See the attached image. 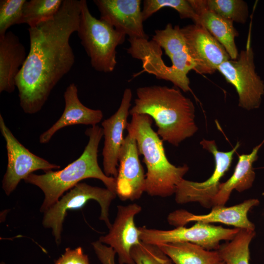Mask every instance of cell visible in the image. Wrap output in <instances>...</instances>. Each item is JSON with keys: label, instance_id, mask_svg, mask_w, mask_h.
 Here are the masks:
<instances>
[{"label": "cell", "instance_id": "obj_1", "mask_svg": "<svg viewBox=\"0 0 264 264\" xmlns=\"http://www.w3.org/2000/svg\"><path fill=\"white\" fill-rule=\"evenodd\" d=\"M81 5L82 0H63L52 18L28 28L29 51L16 79L25 113L39 112L72 67L75 55L69 39L77 31Z\"/></svg>", "mask_w": 264, "mask_h": 264}, {"label": "cell", "instance_id": "obj_2", "mask_svg": "<svg viewBox=\"0 0 264 264\" xmlns=\"http://www.w3.org/2000/svg\"><path fill=\"white\" fill-rule=\"evenodd\" d=\"M136 95L130 114L150 116L163 141L177 147L197 132L195 106L179 89L156 85L140 87Z\"/></svg>", "mask_w": 264, "mask_h": 264}, {"label": "cell", "instance_id": "obj_3", "mask_svg": "<svg viewBox=\"0 0 264 264\" xmlns=\"http://www.w3.org/2000/svg\"><path fill=\"white\" fill-rule=\"evenodd\" d=\"M85 134L89 138L88 142L76 160L61 170H50L42 175L32 173L24 179L25 183L34 185L43 192L44 198L41 212L44 213L65 192L88 178L100 180L107 188L116 194L115 178L107 176L98 163V147L103 136L102 128L98 125L92 126L87 129Z\"/></svg>", "mask_w": 264, "mask_h": 264}, {"label": "cell", "instance_id": "obj_4", "mask_svg": "<svg viewBox=\"0 0 264 264\" xmlns=\"http://www.w3.org/2000/svg\"><path fill=\"white\" fill-rule=\"evenodd\" d=\"M131 115L126 130L135 139L147 168L145 192L151 196L163 198L175 194L189 167L186 164L176 166L169 162L163 141L153 130L150 116L136 113Z\"/></svg>", "mask_w": 264, "mask_h": 264}, {"label": "cell", "instance_id": "obj_5", "mask_svg": "<svg viewBox=\"0 0 264 264\" xmlns=\"http://www.w3.org/2000/svg\"><path fill=\"white\" fill-rule=\"evenodd\" d=\"M77 32L92 67L101 72H112L117 65L116 48L126 35L92 16L86 0H82Z\"/></svg>", "mask_w": 264, "mask_h": 264}, {"label": "cell", "instance_id": "obj_6", "mask_svg": "<svg viewBox=\"0 0 264 264\" xmlns=\"http://www.w3.org/2000/svg\"><path fill=\"white\" fill-rule=\"evenodd\" d=\"M117 195L108 188L79 183L64 195L44 213L43 225L51 228L57 244L61 242L63 223L68 210L80 208L89 200H95L100 205L99 219L110 229L112 225L109 219V208Z\"/></svg>", "mask_w": 264, "mask_h": 264}, {"label": "cell", "instance_id": "obj_7", "mask_svg": "<svg viewBox=\"0 0 264 264\" xmlns=\"http://www.w3.org/2000/svg\"><path fill=\"white\" fill-rule=\"evenodd\" d=\"M202 148L211 153L214 158L215 168L212 175L203 182L192 181L183 179L177 186L175 192V200L178 204L198 202L202 207H213L212 202L217 195L220 180L231 167L233 155L240 146L237 142L228 152L218 150L214 140L202 139Z\"/></svg>", "mask_w": 264, "mask_h": 264}, {"label": "cell", "instance_id": "obj_8", "mask_svg": "<svg viewBox=\"0 0 264 264\" xmlns=\"http://www.w3.org/2000/svg\"><path fill=\"white\" fill-rule=\"evenodd\" d=\"M217 70L236 88L239 107L247 110L259 107L264 94V83L255 71L254 53L249 42L237 59L224 62Z\"/></svg>", "mask_w": 264, "mask_h": 264}, {"label": "cell", "instance_id": "obj_9", "mask_svg": "<svg viewBox=\"0 0 264 264\" xmlns=\"http://www.w3.org/2000/svg\"><path fill=\"white\" fill-rule=\"evenodd\" d=\"M142 242L152 244L175 242H189L208 250H217L222 241L231 240L240 228H227L208 223L196 222L190 227H176L171 230L149 229L138 227Z\"/></svg>", "mask_w": 264, "mask_h": 264}, {"label": "cell", "instance_id": "obj_10", "mask_svg": "<svg viewBox=\"0 0 264 264\" xmlns=\"http://www.w3.org/2000/svg\"><path fill=\"white\" fill-rule=\"evenodd\" d=\"M0 130L6 142L8 163L2 181V187L6 195L13 192L22 179L39 170L48 171L60 168L35 155L26 148L13 134L0 114Z\"/></svg>", "mask_w": 264, "mask_h": 264}, {"label": "cell", "instance_id": "obj_11", "mask_svg": "<svg viewBox=\"0 0 264 264\" xmlns=\"http://www.w3.org/2000/svg\"><path fill=\"white\" fill-rule=\"evenodd\" d=\"M194 69L200 74H212L230 57L222 45L201 24L181 28Z\"/></svg>", "mask_w": 264, "mask_h": 264}, {"label": "cell", "instance_id": "obj_12", "mask_svg": "<svg viewBox=\"0 0 264 264\" xmlns=\"http://www.w3.org/2000/svg\"><path fill=\"white\" fill-rule=\"evenodd\" d=\"M136 141L130 133L125 137L119 157L116 193L122 200L139 199L146 189V175L140 163Z\"/></svg>", "mask_w": 264, "mask_h": 264}, {"label": "cell", "instance_id": "obj_13", "mask_svg": "<svg viewBox=\"0 0 264 264\" xmlns=\"http://www.w3.org/2000/svg\"><path fill=\"white\" fill-rule=\"evenodd\" d=\"M257 199H248L231 206L217 205L207 214L196 215L184 209L171 212L168 216L169 223L176 227L185 226L191 222L221 223L240 229L255 230L254 224L249 220L247 214L253 207L259 204Z\"/></svg>", "mask_w": 264, "mask_h": 264}, {"label": "cell", "instance_id": "obj_14", "mask_svg": "<svg viewBox=\"0 0 264 264\" xmlns=\"http://www.w3.org/2000/svg\"><path fill=\"white\" fill-rule=\"evenodd\" d=\"M132 97L131 89L126 88L117 110L102 123L104 137L102 151L103 172L108 176L116 178L118 174L119 154L125 138L124 132L128 123Z\"/></svg>", "mask_w": 264, "mask_h": 264}, {"label": "cell", "instance_id": "obj_15", "mask_svg": "<svg viewBox=\"0 0 264 264\" xmlns=\"http://www.w3.org/2000/svg\"><path fill=\"white\" fill-rule=\"evenodd\" d=\"M141 211V207L135 203L118 205L116 218L108 234L99 238L100 242L113 249L120 264H135L131 251L133 246L141 242L140 231L134 222V216Z\"/></svg>", "mask_w": 264, "mask_h": 264}, {"label": "cell", "instance_id": "obj_16", "mask_svg": "<svg viewBox=\"0 0 264 264\" xmlns=\"http://www.w3.org/2000/svg\"><path fill=\"white\" fill-rule=\"evenodd\" d=\"M100 19L129 38L147 39L140 0H94Z\"/></svg>", "mask_w": 264, "mask_h": 264}, {"label": "cell", "instance_id": "obj_17", "mask_svg": "<svg viewBox=\"0 0 264 264\" xmlns=\"http://www.w3.org/2000/svg\"><path fill=\"white\" fill-rule=\"evenodd\" d=\"M65 106L60 118L39 137L41 144L48 143L54 134L62 128L74 125H86L94 126L103 118V114L100 110H93L84 105L78 98L77 86L70 84L64 94Z\"/></svg>", "mask_w": 264, "mask_h": 264}, {"label": "cell", "instance_id": "obj_18", "mask_svg": "<svg viewBox=\"0 0 264 264\" xmlns=\"http://www.w3.org/2000/svg\"><path fill=\"white\" fill-rule=\"evenodd\" d=\"M130 46L127 53L132 57L142 62L143 71L155 76L158 79L171 82L175 86L186 92L191 90L174 71L171 66H167L162 59L161 48L152 40L129 38Z\"/></svg>", "mask_w": 264, "mask_h": 264}, {"label": "cell", "instance_id": "obj_19", "mask_svg": "<svg viewBox=\"0 0 264 264\" xmlns=\"http://www.w3.org/2000/svg\"><path fill=\"white\" fill-rule=\"evenodd\" d=\"M154 33L152 40L164 50L171 60L172 69L189 85L187 74L194 69L195 65L189 54L181 28L179 25L173 27L171 23H168L164 29L156 30Z\"/></svg>", "mask_w": 264, "mask_h": 264}, {"label": "cell", "instance_id": "obj_20", "mask_svg": "<svg viewBox=\"0 0 264 264\" xmlns=\"http://www.w3.org/2000/svg\"><path fill=\"white\" fill-rule=\"evenodd\" d=\"M25 49L19 37L8 31L0 38V92H13L16 79L26 59Z\"/></svg>", "mask_w": 264, "mask_h": 264}, {"label": "cell", "instance_id": "obj_21", "mask_svg": "<svg viewBox=\"0 0 264 264\" xmlns=\"http://www.w3.org/2000/svg\"><path fill=\"white\" fill-rule=\"evenodd\" d=\"M202 25L224 47L230 59L236 60L239 53L235 38L239 36L233 22L219 16L207 6L206 0H188Z\"/></svg>", "mask_w": 264, "mask_h": 264}, {"label": "cell", "instance_id": "obj_22", "mask_svg": "<svg viewBox=\"0 0 264 264\" xmlns=\"http://www.w3.org/2000/svg\"><path fill=\"white\" fill-rule=\"evenodd\" d=\"M264 143V139L250 154L238 156L234 171L227 180L221 183L219 191L213 199V207L224 205L234 190L242 192L251 187L255 177L253 163L257 160L258 153Z\"/></svg>", "mask_w": 264, "mask_h": 264}, {"label": "cell", "instance_id": "obj_23", "mask_svg": "<svg viewBox=\"0 0 264 264\" xmlns=\"http://www.w3.org/2000/svg\"><path fill=\"white\" fill-rule=\"evenodd\" d=\"M156 245L174 264H218L222 261L217 250H208L189 242L161 243Z\"/></svg>", "mask_w": 264, "mask_h": 264}, {"label": "cell", "instance_id": "obj_24", "mask_svg": "<svg viewBox=\"0 0 264 264\" xmlns=\"http://www.w3.org/2000/svg\"><path fill=\"white\" fill-rule=\"evenodd\" d=\"M255 230L240 229L230 241L221 244L217 250L221 260L226 264H250V243Z\"/></svg>", "mask_w": 264, "mask_h": 264}, {"label": "cell", "instance_id": "obj_25", "mask_svg": "<svg viewBox=\"0 0 264 264\" xmlns=\"http://www.w3.org/2000/svg\"><path fill=\"white\" fill-rule=\"evenodd\" d=\"M62 0H30L23 5L21 23L29 27L52 18L59 11Z\"/></svg>", "mask_w": 264, "mask_h": 264}, {"label": "cell", "instance_id": "obj_26", "mask_svg": "<svg viewBox=\"0 0 264 264\" xmlns=\"http://www.w3.org/2000/svg\"><path fill=\"white\" fill-rule=\"evenodd\" d=\"M164 7L176 10L181 19H191L195 24L199 23V19L188 0H144L142 15L144 22L154 13Z\"/></svg>", "mask_w": 264, "mask_h": 264}, {"label": "cell", "instance_id": "obj_27", "mask_svg": "<svg viewBox=\"0 0 264 264\" xmlns=\"http://www.w3.org/2000/svg\"><path fill=\"white\" fill-rule=\"evenodd\" d=\"M208 7L221 17L244 23L248 17L246 2L242 0H206Z\"/></svg>", "mask_w": 264, "mask_h": 264}, {"label": "cell", "instance_id": "obj_28", "mask_svg": "<svg viewBox=\"0 0 264 264\" xmlns=\"http://www.w3.org/2000/svg\"><path fill=\"white\" fill-rule=\"evenodd\" d=\"M131 254L135 264H174L157 245L142 241L132 247Z\"/></svg>", "mask_w": 264, "mask_h": 264}, {"label": "cell", "instance_id": "obj_29", "mask_svg": "<svg viewBox=\"0 0 264 264\" xmlns=\"http://www.w3.org/2000/svg\"><path fill=\"white\" fill-rule=\"evenodd\" d=\"M26 0H0V38L15 24H21L23 5Z\"/></svg>", "mask_w": 264, "mask_h": 264}, {"label": "cell", "instance_id": "obj_30", "mask_svg": "<svg viewBox=\"0 0 264 264\" xmlns=\"http://www.w3.org/2000/svg\"><path fill=\"white\" fill-rule=\"evenodd\" d=\"M55 264H90L87 255L81 247L74 249L66 248L65 253L56 261Z\"/></svg>", "mask_w": 264, "mask_h": 264}, {"label": "cell", "instance_id": "obj_31", "mask_svg": "<svg viewBox=\"0 0 264 264\" xmlns=\"http://www.w3.org/2000/svg\"><path fill=\"white\" fill-rule=\"evenodd\" d=\"M91 244L98 259L102 264H115L116 252L112 247L103 244L99 241Z\"/></svg>", "mask_w": 264, "mask_h": 264}, {"label": "cell", "instance_id": "obj_32", "mask_svg": "<svg viewBox=\"0 0 264 264\" xmlns=\"http://www.w3.org/2000/svg\"><path fill=\"white\" fill-rule=\"evenodd\" d=\"M218 264H226L224 262L221 261Z\"/></svg>", "mask_w": 264, "mask_h": 264}, {"label": "cell", "instance_id": "obj_33", "mask_svg": "<svg viewBox=\"0 0 264 264\" xmlns=\"http://www.w3.org/2000/svg\"><path fill=\"white\" fill-rule=\"evenodd\" d=\"M0 264H4V263H3V262L1 263Z\"/></svg>", "mask_w": 264, "mask_h": 264}]
</instances>
